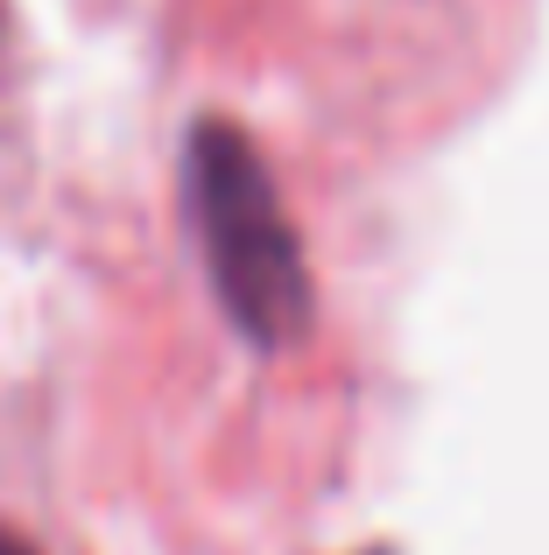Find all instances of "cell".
Listing matches in <instances>:
<instances>
[{"mask_svg": "<svg viewBox=\"0 0 549 555\" xmlns=\"http://www.w3.org/2000/svg\"><path fill=\"white\" fill-rule=\"evenodd\" d=\"M0 555H36V548H28V542H22L14 528H0Z\"/></svg>", "mask_w": 549, "mask_h": 555, "instance_id": "obj_2", "label": "cell"}, {"mask_svg": "<svg viewBox=\"0 0 549 555\" xmlns=\"http://www.w3.org/2000/svg\"><path fill=\"white\" fill-rule=\"evenodd\" d=\"M183 177H191L197 246H205L212 288H219L233 331L247 345H261V352L303 345L317 296H310L303 240H296V218H289L282 190H274L268 155L233 120H197Z\"/></svg>", "mask_w": 549, "mask_h": 555, "instance_id": "obj_1", "label": "cell"}]
</instances>
